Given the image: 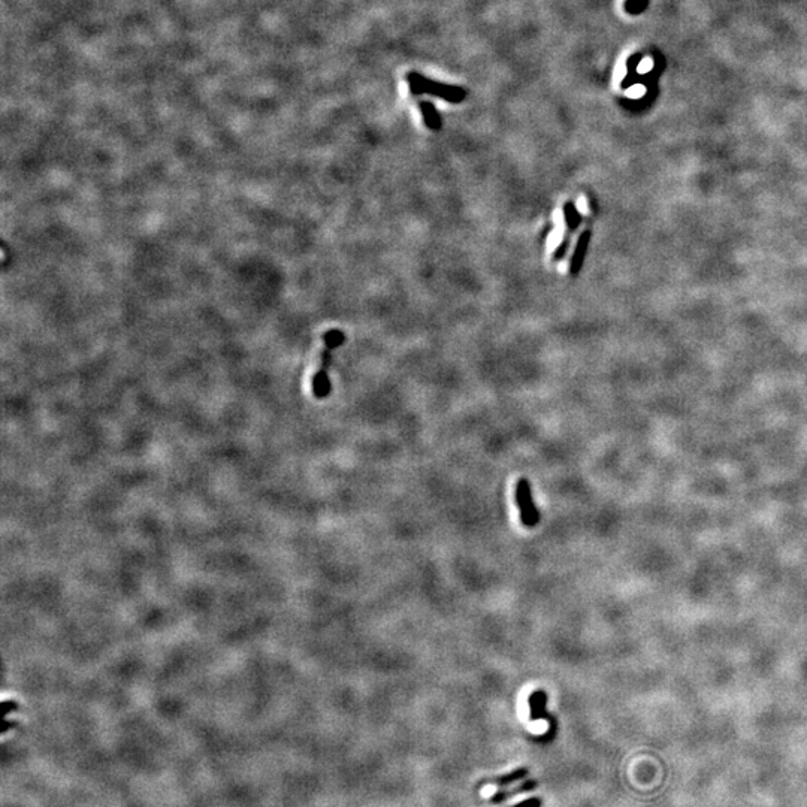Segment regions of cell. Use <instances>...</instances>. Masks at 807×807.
Here are the masks:
<instances>
[{
  "instance_id": "cell-3",
  "label": "cell",
  "mask_w": 807,
  "mask_h": 807,
  "mask_svg": "<svg viewBox=\"0 0 807 807\" xmlns=\"http://www.w3.org/2000/svg\"><path fill=\"white\" fill-rule=\"evenodd\" d=\"M335 347L331 344H327L323 341V349L322 353H320V362H319V367L316 369L314 375H312V393H314V397L322 399L326 398L329 392H331V382H329V375H327V367L331 364V350H334Z\"/></svg>"
},
{
  "instance_id": "cell-4",
  "label": "cell",
  "mask_w": 807,
  "mask_h": 807,
  "mask_svg": "<svg viewBox=\"0 0 807 807\" xmlns=\"http://www.w3.org/2000/svg\"><path fill=\"white\" fill-rule=\"evenodd\" d=\"M546 704H547V694L545 693V691L543 689L534 691L530 697L531 719L532 721H540V719H547L549 722L551 721V716L547 713Z\"/></svg>"
},
{
  "instance_id": "cell-1",
  "label": "cell",
  "mask_w": 807,
  "mask_h": 807,
  "mask_svg": "<svg viewBox=\"0 0 807 807\" xmlns=\"http://www.w3.org/2000/svg\"><path fill=\"white\" fill-rule=\"evenodd\" d=\"M407 81L410 84V92H411V95H414V96L427 93V95H432L435 97L444 99V101H447L450 103H460V102H464L465 97H467L465 88L458 87V86L443 84V82L434 81V79H427L426 77L420 75V73H417V72H410L407 75Z\"/></svg>"
},
{
  "instance_id": "cell-5",
  "label": "cell",
  "mask_w": 807,
  "mask_h": 807,
  "mask_svg": "<svg viewBox=\"0 0 807 807\" xmlns=\"http://www.w3.org/2000/svg\"><path fill=\"white\" fill-rule=\"evenodd\" d=\"M535 786H537V782H535V780H528V782H525V784H522V785H519V786H516V788H513V789H510V791H504V789H502V791L497 793L495 795H492L491 802H492L493 804L502 803V802H506V800H508V798H512V797H514V795H517V794H522V793H528V791H532V789H534Z\"/></svg>"
},
{
  "instance_id": "cell-10",
  "label": "cell",
  "mask_w": 807,
  "mask_h": 807,
  "mask_svg": "<svg viewBox=\"0 0 807 807\" xmlns=\"http://www.w3.org/2000/svg\"><path fill=\"white\" fill-rule=\"evenodd\" d=\"M513 807H541V800L540 798H530V800H525L519 804H514Z\"/></svg>"
},
{
  "instance_id": "cell-9",
  "label": "cell",
  "mask_w": 807,
  "mask_h": 807,
  "mask_svg": "<svg viewBox=\"0 0 807 807\" xmlns=\"http://www.w3.org/2000/svg\"><path fill=\"white\" fill-rule=\"evenodd\" d=\"M565 219H567L568 229H570V230H574L575 227L579 226V223H580V217H579V214H578V210H575V207H574V205L571 202H568L565 205Z\"/></svg>"
},
{
  "instance_id": "cell-6",
  "label": "cell",
  "mask_w": 807,
  "mask_h": 807,
  "mask_svg": "<svg viewBox=\"0 0 807 807\" xmlns=\"http://www.w3.org/2000/svg\"><path fill=\"white\" fill-rule=\"evenodd\" d=\"M419 106H420V111H422V114H423L425 125L432 130H440L443 123L440 119V114L436 112V110H435V106L430 102H422Z\"/></svg>"
},
{
  "instance_id": "cell-7",
  "label": "cell",
  "mask_w": 807,
  "mask_h": 807,
  "mask_svg": "<svg viewBox=\"0 0 807 807\" xmlns=\"http://www.w3.org/2000/svg\"><path fill=\"white\" fill-rule=\"evenodd\" d=\"M588 240H589V232H583L582 236H580L579 243H578V245H575L574 256H573V260H571V273H573V275L578 274V271H579V268L582 265L584 251H586Z\"/></svg>"
},
{
  "instance_id": "cell-2",
  "label": "cell",
  "mask_w": 807,
  "mask_h": 807,
  "mask_svg": "<svg viewBox=\"0 0 807 807\" xmlns=\"http://www.w3.org/2000/svg\"><path fill=\"white\" fill-rule=\"evenodd\" d=\"M516 504L521 512V522L526 528H534L540 522V512L534 504L531 484L526 479H521L516 484Z\"/></svg>"
},
{
  "instance_id": "cell-8",
  "label": "cell",
  "mask_w": 807,
  "mask_h": 807,
  "mask_svg": "<svg viewBox=\"0 0 807 807\" xmlns=\"http://www.w3.org/2000/svg\"><path fill=\"white\" fill-rule=\"evenodd\" d=\"M526 775H528V769H517V770L510 773V775L495 778V779H492L491 782H492V784L499 785V786H506V785L513 784V782H516V780L523 779Z\"/></svg>"
}]
</instances>
